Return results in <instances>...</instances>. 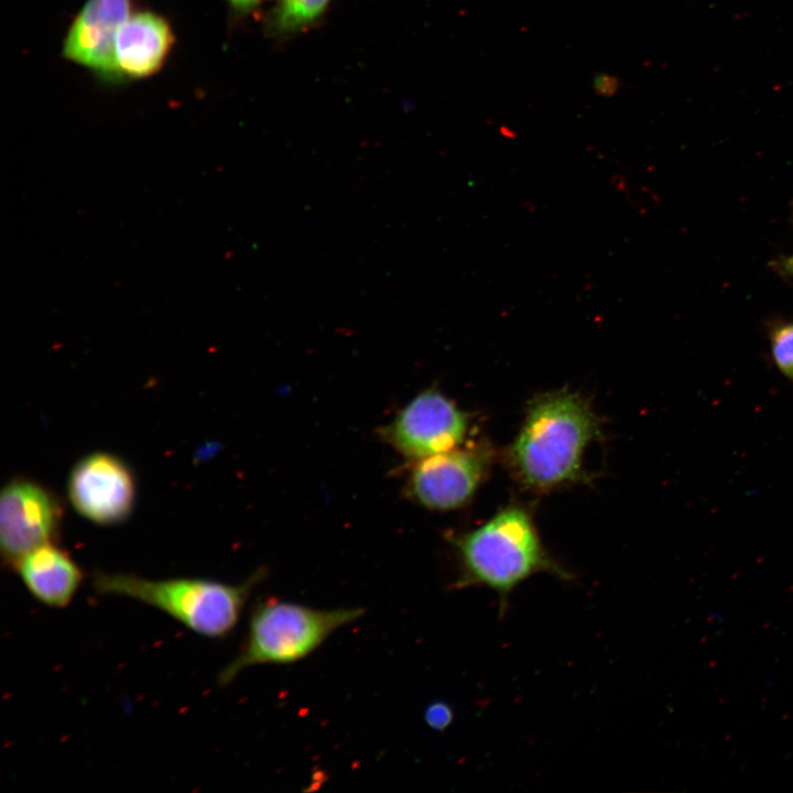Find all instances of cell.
Returning a JSON list of instances; mask_svg holds the SVG:
<instances>
[{"label": "cell", "instance_id": "obj_1", "mask_svg": "<svg viewBox=\"0 0 793 793\" xmlns=\"http://www.w3.org/2000/svg\"><path fill=\"white\" fill-rule=\"evenodd\" d=\"M601 435L600 422L580 395L557 390L534 397L506 459L525 488L544 492L583 478V458Z\"/></svg>", "mask_w": 793, "mask_h": 793}, {"label": "cell", "instance_id": "obj_2", "mask_svg": "<svg viewBox=\"0 0 793 793\" xmlns=\"http://www.w3.org/2000/svg\"><path fill=\"white\" fill-rule=\"evenodd\" d=\"M458 574L452 589L486 587L499 597V615L508 609L517 587L536 574L572 580L573 574L545 548L530 512L509 504L481 525L448 535Z\"/></svg>", "mask_w": 793, "mask_h": 793}, {"label": "cell", "instance_id": "obj_3", "mask_svg": "<svg viewBox=\"0 0 793 793\" xmlns=\"http://www.w3.org/2000/svg\"><path fill=\"white\" fill-rule=\"evenodd\" d=\"M267 571L252 573L240 584L204 577L146 578L128 573L96 572L91 584L104 596L132 599L167 615L192 632L222 639L237 627L254 587Z\"/></svg>", "mask_w": 793, "mask_h": 793}, {"label": "cell", "instance_id": "obj_4", "mask_svg": "<svg viewBox=\"0 0 793 793\" xmlns=\"http://www.w3.org/2000/svg\"><path fill=\"white\" fill-rule=\"evenodd\" d=\"M363 613L361 607L318 609L273 597L261 599L251 609L246 637L236 656L221 669L218 682L228 685L256 665L298 662Z\"/></svg>", "mask_w": 793, "mask_h": 793}, {"label": "cell", "instance_id": "obj_5", "mask_svg": "<svg viewBox=\"0 0 793 793\" xmlns=\"http://www.w3.org/2000/svg\"><path fill=\"white\" fill-rule=\"evenodd\" d=\"M492 460L493 448L480 441L412 461L404 484L405 497L432 511L459 509L484 482Z\"/></svg>", "mask_w": 793, "mask_h": 793}, {"label": "cell", "instance_id": "obj_6", "mask_svg": "<svg viewBox=\"0 0 793 793\" xmlns=\"http://www.w3.org/2000/svg\"><path fill=\"white\" fill-rule=\"evenodd\" d=\"M469 426L466 412L438 389L428 388L412 398L378 433L397 453L415 461L461 446Z\"/></svg>", "mask_w": 793, "mask_h": 793}, {"label": "cell", "instance_id": "obj_7", "mask_svg": "<svg viewBox=\"0 0 793 793\" xmlns=\"http://www.w3.org/2000/svg\"><path fill=\"white\" fill-rule=\"evenodd\" d=\"M58 497L44 486L22 477L10 480L0 496V550L6 565L32 550L55 542L63 518Z\"/></svg>", "mask_w": 793, "mask_h": 793}, {"label": "cell", "instance_id": "obj_8", "mask_svg": "<svg viewBox=\"0 0 793 793\" xmlns=\"http://www.w3.org/2000/svg\"><path fill=\"white\" fill-rule=\"evenodd\" d=\"M67 495L74 509L89 521L101 525L121 523L133 509V475L117 456L93 453L72 469Z\"/></svg>", "mask_w": 793, "mask_h": 793}, {"label": "cell", "instance_id": "obj_9", "mask_svg": "<svg viewBox=\"0 0 793 793\" xmlns=\"http://www.w3.org/2000/svg\"><path fill=\"white\" fill-rule=\"evenodd\" d=\"M131 14V0H86L63 41V56L97 76L120 79L115 61V41Z\"/></svg>", "mask_w": 793, "mask_h": 793}, {"label": "cell", "instance_id": "obj_10", "mask_svg": "<svg viewBox=\"0 0 793 793\" xmlns=\"http://www.w3.org/2000/svg\"><path fill=\"white\" fill-rule=\"evenodd\" d=\"M174 43L167 20L153 11L129 15L115 41V61L120 79H142L157 73Z\"/></svg>", "mask_w": 793, "mask_h": 793}, {"label": "cell", "instance_id": "obj_11", "mask_svg": "<svg viewBox=\"0 0 793 793\" xmlns=\"http://www.w3.org/2000/svg\"><path fill=\"white\" fill-rule=\"evenodd\" d=\"M12 568L30 595L50 608L67 607L84 580L80 566L55 542L26 553Z\"/></svg>", "mask_w": 793, "mask_h": 793}, {"label": "cell", "instance_id": "obj_12", "mask_svg": "<svg viewBox=\"0 0 793 793\" xmlns=\"http://www.w3.org/2000/svg\"><path fill=\"white\" fill-rule=\"evenodd\" d=\"M333 0H274L265 17V30L276 39H287L315 26Z\"/></svg>", "mask_w": 793, "mask_h": 793}, {"label": "cell", "instance_id": "obj_13", "mask_svg": "<svg viewBox=\"0 0 793 793\" xmlns=\"http://www.w3.org/2000/svg\"><path fill=\"white\" fill-rule=\"evenodd\" d=\"M771 354L778 369L793 381V323H779L769 333Z\"/></svg>", "mask_w": 793, "mask_h": 793}, {"label": "cell", "instance_id": "obj_14", "mask_svg": "<svg viewBox=\"0 0 793 793\" xmlns=\"http://www.w3.org/2000/svg\"><path fill=\"white\" fill-rule=\"evenodd\" d=\"M454 719V711L450 705L445 702H434L424 711L425 723L436 731H444Z\"/></svg>", "mask_w": 793, "mask_h": 793}, {"label": "cell", "instance_id": "obj_15", "mask_svg": "<svg viewBox=\"0 0 793 793\" xmlns=\"http://www.w3.org/2000/svg\"><path fill=\"white\" fill-rule=\"evenodd\" d=\"M594 89L600 96H612L619 88L618 78L599 73L594 77Z\"/></svg>", "mask_w": 793, "mask_h": 793}, {"label": "cell", "instance_id": "obj_16", "mask_svg": "<svg viewBox=\"0 0 793 793\" xmlns=\"http://www.w3.org/2000/svg\"><path fill=\"white\" fill-rule=\"evenodd\" d=\"M265 0H227L230 10L238 17L250 14Z\"/></svg>", "mask_w": 793, "mask_h": 793}, {"label": "cell", "instance_id": "obj_17", "mask_svg": "<svg viewBox=\"0 0 793 793\" xmlns=\"http://www.w3.org/2000/svg\"><path fill=\"white\" fill-rule=\"evenodd\" d=\"M774 267L778 272L793 278V254L780 258L775 261Z\"/></svg>", "mask_w": 793, "mask_h": 793}]
</instances>
